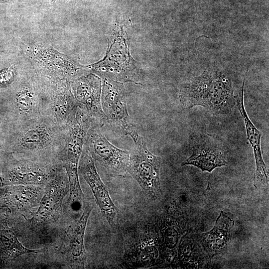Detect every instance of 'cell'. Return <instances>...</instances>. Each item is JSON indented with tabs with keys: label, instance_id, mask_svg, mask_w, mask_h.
<instances>
[{
	"label": "cell",
	"instance_id": "7c38bea8",
	"mask_svg": "<svg viewBox=\"0 0 269 269\" xmlns=\"http://www.w3.org/2000/svg\"><path fill=\"white\" fill-rule=\"evenodd\" d=\"M69 191V182L66 171L61 162H58L45 185L36 212L37 216L44 220L57 217L62 211L63 199Z\"/></svg>",
	"mask_w": 269,
	"mask_h": 269
},
{
	"label": "cell",
	"instance_id": "9c48e42d",
	"mask_svg": "<svg viewBox=\"0 0 269 269\" xmlns=\"http://www.w3.org/2000/svg\"><path fill=\"white\" fill-rule=\"evenodd\" d=\"M78 171L90 186L102 215L112 228L116 227L118 222V210L97 172L94 160L85 147L79 159Z\"/></svg>",
	"mask_w": 269,
	"mask_h": 269
},
{
	"label": "cell",
	"instance_id": "4fadbf2b",
	"mask_svg": "<svg viewBox=\"0 0 269 269\" xmlns=\"http://www.w3.org/2000/svg\"><path fill=\"white\" fill-rule=\"evenodd\" d=\"M92 122L79 107L64 128V144L60 159L61 162L79 164L87 134Z\"/></svg>",
	"mask_w": 269,
	"mask_h": 269
},
{
	"label": "cell",
	"instance_id": "30bf717a",
	"mask_svg": "<svg viewBox=\"0 0 269 269\" xmlns=\"http://www.w3.org/2000/svg\"><path fill=\"white\" fill-rule=\"evenodd\" d=\"M72 94L78 107L91 120L93 125L103 126L108 123L101 106V82L90 75L73 80Z\"/></svg>",
	"mask_w": 269,
	"mask_h": 269
},
{
	"label": "cell",
	"instance_id": "6da1fadb",
	"mask_svg": "<svg viewBox=\"0 0 269 269\" xmlns=\"http://www.w3.org/2000/svg\"><path fill=\"white\" fill-rule=\"evenodd\" d=\"M64 128L47 117L13 128L5 138V147L13 156L48 163L61 161Z\"/></svg>",
	"mask_w": 269,
	"mask_h": 269
},
{
	"label": "cell",
	"instance_id": "7402d4cb",
	"mask_svg": "<svg viewBox=\"0 0 269 269\" xmlns=\"http://www.w3.org/2000/svg\"><path fill=\"white\" fill-rule=\"evenodd\" d=\"M56 0H51V1L52 2H54Z\"/></svg>",
	"mask_w": 269,
	"mask_h": 269
},
{
	"label": "cell",
	"instance_id": "5bb4252c",
	"mask_svg": "<svg viewBox=\"0 0 269 269\" xmlns=\"http://www.w3.org/2000/svg\"><path fill=\"white\" fill-rule=\"evenodd\" d=\"M21 83L9 102L14 128L32 121L40 115V89L33 81Z\"/></svg>",
	"mask_w": 269,
	"mask_h": 269
},
{
	"label": "cell",
	"instance_id": "2e32d148",
	"mask_svg": "<svg viewBox=\"0 0 269 269\" xmlns=\"http://www.w3.org/2000/svg\"><path fill=\"white\" fill-rule=\"evenodd\" d=\"M234 225V221L222 211L212 229L201 234L200 241L203 248L209 257L226 252Z\"/></svg>",
	"mask_w": 269,
	"mask_h": 269
},
{
	"label": "cell",
	"instance_id": "8fae6325",
	"mask_svg": "<svg viewBox=\"0 0 269 269\" xmlns=\"http://www.w3.org/2000/svg\"><path fill=\"white\" fill-rule=\"evenodd\" d=\"M5 173L9 184L45 186L56 164L12 156Z\"/></svg>",
	"mask_w": 269,
	"mask_h": 269
},
{
	"label": "cell",
	"instance_id": "ac0fdd59",
	"mask_svg": "<svg viewBox=\"0 0 269 269\" xmlns=\"http://www.w3.org/2000/svg\"><path fill=\"white\" fill-rule=\"evenodd\" d=\"M32 185H14L13 187L15 205L21 210L38 206L44 189Z\"/></svg>",
	"mask_w": 269,
	"mask_h": 269
},
{
	"label": "cell",
	"instance_id": "ba28073f",
	"mask_svg": "<svg viewBox=\"0 0 269 269\" xmlns=\"http://www.w3.org/2000/svg\"><path fill=\"white\" fill-rule=\"evenodd\" d=\"M119 83L104 79L101 106L108 123L119 128L124 134L131 136L137 132V129L131 122L126 96L123 87Z\"/></svg>",
	"mask_w": 269,
	"mask_h": 269
},
{
	"label": "cell",
	"instance_id": "9a60e30c",
	"mask_svg": "<svg viewBox=\"0 0 269 269\" xmlns=\"http://www.w3.org/2000/svg\"><path fill=\"white\" fill-rule=\"evenodd\" d=\"M245 80L237 96L236 106L244 121L247 139L250 143L254 152L256 170L253 181L255 187H268L269 171L263 159L261 147L262 134L250 119L246 111L244 103V89Z\"/></svg>",
	"mask_w": 269,
	"mask_h": 269
},
{
	"label": "cell",
	"instance_id": "3957f363",
	"mask_svg": "<svg viewBox=\"0 0 269 269\" xmlns=\"http://www.w3.org/2000/svg\"><path fill=\"white\" fill-rule=\"evenodd\" d=\"M114 30L106 56L92 65V70L104 79L139 83V71L130 55L127 34L121 27Z\"/></svg>",
	"mask_w": 269,
	"mask_h": 269
},
{
	"label": "cell",
	"instance_id": "44dd1931",
	"mask_svg": "<svg viewBox=\"0 0 269 269\" xmlns=\"http://www.w3.org/2000/svg\"><path fill=\"white\" fill-rule=\"evenodd\" d=\"M12 0H0V3L10 2Z\"/></svg>",
	"mask_w": 269,
	"mask_h": 269
},
{
	"label": "cell",
	"instance_id": "e0dca14e",
	"mask_svg": "<svg viewBox=\"0 0 269 269\" xmlns=\"http://www.w3.org/2000/svg\"><path fill=\"white\" fill-rule=\"evenodd\" d=\"M93 208L92 204L86 205L79 219L72 224L66 232L70 242L71 257L73 261L77 263H83L86 258L85 233L88 218Z\"/></svg>",
	"mask_w": 269,
	"mask_h": 269
},
{
	"label": "cell",
	"instance_id": "52a82bcc",
	"mask_svg": "<svg viewBox=\"0 0 269 269\" xmlns=\"http://www.w3.org/2000/svg\"><path fill=\"white\" fill-rule=\"evenodd\" d=\"M53 84L44 91L40 89V114L65 128L78 107L67 82Z\"/></svg>",
	"mask_w": 269,
	"mask_h": 269
},
{
	"label": "cell",
	"instance_id": "ffe728a7",
	"mask_svg": "<svg viewBox=\"0 0 269 269\" xmlns=\"http://www.w3.org/2000/svg\"><path fill=\"white\" fill-rule=\"evenodd\" d=\"M182 245V255L186 267L190 268H198L202 265L203 260L201 249L193 239H186Z\"/></svg>",
	"mask_w": 269,
	"mask_h": 269
},
{
	"label": "cell",
	"instance_id": "d6986e66",
	"mask_svg": "<svg viewBox=\"0 0 269 269\" xmlns=\"http://www.w3.org/2000/svg\"><path fill=\"white\" fill-rule=\"evenodd\" d=\"M1 238L4 248L7 251L8 256L11 257L15 258L24 254L36 252L35 250L24 247L8 227L2 231Z\"/></svg>",
	"mask_w": 269,
	"mask_h": 269
},
{
	"label": "cell",
	"instance_id": "277c9868",
	"mask_svg": "<svg viewBox=\"0 0 269 269\" xmlns=\"http://www.w3.org/2000/svg\"><path fill=\"white\" fill-rule=\"evenodd\" d=\"M134 147L130 151L128 173L137 181L144 195L150 200L157 199L161 194L160 157L152 154L139 134L132 137Z\"/></svg>",
	"mask_w": 269,
	"mask_h": 269
},
{
	"label": "cell",
	"instance_id": "5b68a950",
	"mask_svg": "<svg viewBox=\"0 0 269 269\" xmlns=\"http://www.w3.org/2000/svg\"><path fill=\"white\" fill-rule=\"evenodd\" d=\"M100 127L91 125L84 145L94 161L105 167L111 175L125 176L128 173L130 151L112 144L100 131Z\"/></svg>",
	"mask_w": 269,
	"mask_h": 269
},
{
	"label": "cell",
	"instance_id": "8992f818",
	"mask_svg": "<svg viewBox=\"0 0 269 269\" xmlns=\"http://www.w3.org/2000/svg\"><path fill=\"white\" fill-rule=\"evenodd\" d=\"M190 147L192 153L182 163V166L193 165L202 171L211 172L227 164L228 146L215 135L198 133L192 136Z\"/></svg>",
	"mask_w": 269,
	"mask_h": 269
},
{
	"label": "cell",
	"instance_id": "7a4b0ae2",
	"mask_svg": "<svg viewBox=\"0 0 269 269\" xmlns=\"http://www.w3.org/2000/svg\"><path fill=\"white\" fill-rule=\"evenodd\" d=\"M231 81L223 73L205 71L183 84L179 99L184 109L204 108L212 114L229 115L236 106Z\"/></svg>",
	"mask_w": 269,
	"mask_h": 269
}]
</instances>
